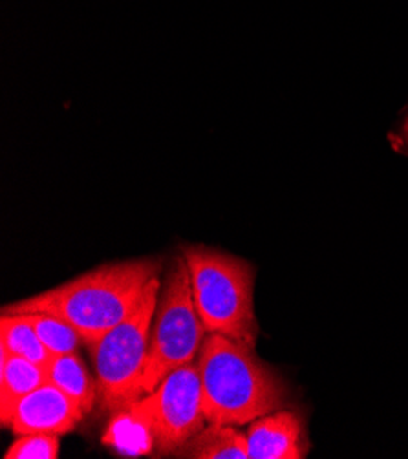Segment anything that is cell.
Returning a JSON list of instances; mask_svg holds the SVG:
<instances>
[{"instance_id":"obj_1","label":"cell","mask_w":408,"mask_h":459,"mask_svg":"<svg viewBox=\"0 0 408 459\" xmlns=\"http://www.w3.org/2000/svg\"><path fill=\"white\" fill-rule=\"evenodd\" d=\"M158 260H125L100 265L54 290L3 307L6 315L50 313L72 325L82 342L98 341L142 304L149 284L160 277Z\"/></svg>"},{"instance_id":"obj_2","label":"cell","mask_w":408,"mask_h":459,"mask_svg":"<svg viewBox=\"0 0 408 459\" xmlns=\"http://www.w3.org/2000/svg\"><path fill=\"white\" fill-rule=\"evenodd\" d=\"M198 372L207 423L242 427L288 404L284 381L244 341L209 333Z\"/></svg>"},{"instance_id":"obj_3","label":"cell","mask_w":408,"mask_h":459,"mask_svg":"<svg viewBox=\"0 0 408 459\" xmlns=\"http://www.w3.org/2000/svg\"><path fill=\"white\" fill-rule=\"evenodd\" d=\"M198 315L207 333H221L256 348L258 323L253 290L255 267L230 253L205 246L184 251Z\"/></svg>"},{"instance_id":"obj_4","label":"cell","mask_w":408,"mask_h":459,"mask_svg":"<svg viewBox=\"0 0 408 459\" xmlns=\"http://www.w3.org/2000/svg\"><path fill=\"white\" fill-rule=\"evenodd\" d=\"M160 291L161 282L156 277L138 309L98 341L86 344L96 366L100 403L109 411H128L143 397V376Z\"/></svg>"},{"instance_id":"obj_5","label":"cell","mask_w":408,"mask_h":459,"mask_svg":"<svg viewBox=\"0 0 408 459\" xmlns=\"http://www.w3.org/2000/svg\"><path fill=\"white\" fill-rule=\"evenodd\" d=\"M205 333L195 304L187 262L184 256H176L167 271L152 320L143 395L151 394L170 372L193 362Z\"/></svg>"},{"instance_id":"obj_6","label":"cell","mask_w":408,"mask_h":459,"mask_svg":"<svg viewBox=\"0 0 408 459\" xmlns=\"http://www.w3.org/2000/svg\"><path fill=\"white\" fill-rule=\"evenodd\" d=\"M128 414L145 429L160 454H176L207 421L198 362L170 372L151 394L135 401Z\"/></svg>"},{"instance_id":"obj_7","label":"cell","mask_w":408,"mask_h":459,"mask_svg":"<svg viewBox=\"0 0 408 459\" xmlns=\"http://www.w3.org/2000/svg\"><path fill=\"white\" fill-rule=\"evenodd\" d=\"M84 410L52 383H44L24 395L15 406L10 421L12 432L24 434H56L72 432L84 418Z\"/></svg>"},{"instance_id":"obj_8","label":"cell","mask_w":408,"mask_h":459,"mask_svg":"<svg viewBox=\"0 0 408 459\" xmlns=\"http://www.w3.org/2000/svg\"><path fill=\"white\" fill-rule=\"evenodd\" d=\"M247 459H302L308 445L300 414L281 408L265 414L246 432Z\"/></svg>"},{"instance_id":"obj_9","label":"cell","mask_w":408,"mask_h":459,"mask_svg":"<svg viewBox=\"0 0 408 459\" xmlns=\"http://www.w3.org/2000/svg\"><path fill=\"white\" fill-rule=\"evenodd\" d=\"M0 420L10 427L19 401L48 383V372L44 366L10 353L4 346H0Z\"/></svg>"},{"instance_id":"obj_10","label":"cell","mask_w":408,"mask_h":459,"mask_svg":"<svg viewBox=\"0 0 408 459\" xmlns=\"http://www.w3.org/2000/svg\"><path fill=\"white\" fill-rule=\"evenodd\" d=\"M191 459H247L246 434L231 425H213L200 430L176 452Z\"/></svg>"},{"instance_id":"obj_11","label":"cell","mask_w":408,"mask_h":459,"mask_svg":"<svg viewBox=\"0 0 408 459\" xmlns=\"http://www.w3.org/2000/svg\"><path fill=\"white\" fill-rule=\"evenodd\" d=\"M48 383L61 388L66 395L79 403L84 414L92 411L96 401L100 399L98 383L90 376L82 359L75 353L57 355L47 366Z\"/></svg>"},{"instance_id":"obj_12","label":"cell","mask_w":408,"mask_h":459,"mask_svg":"<svg viewBox=\"0 0 408 459\" xmlns=\"http://www.w3.org/2000/svg\"><path fill=\"white\" fill-rule=\"evenodd\" d=\"M0 346H4L13 355L44 366V368L54 359L48 348L39 339L26 315L3 313V318H0Z\"/></svg>"},{"instance_id":"obj_13","label":"cell","mask_w":408,"mask_h":459,"mask_svg":"<svg viewBox=\"0 0 408 459\" xmlns=\"http://www.w3.org/2000/svg\"><path fill=\"white\" fill-rule=\"evenodd\" d=\"M24 315L30 320L33 330L37 332L42 344L48 348V351L54 357L75 353L79 350L82 337L72 325L66 323V320L50 313H24Z\"/></svg>"},{"instance_id":"obj_14","label":"cell","mask_w":408,"mask_h":459,"mask_svg":"<svg viewBox=\"0 0 408 459\" xmlns=\"http://www.w3.org/2000/svg\"><path fill=\"white\" fill-rule=\"evenodd\" d=\"M61 450L56 434H24L6 450V459H57Z\"/></svg>"},{"instance_id":"obj_15","label":"cell","mask_w":408,"mask_h":459,"mask_svg":"<svg viewBox=\"0 0 408 459\" xmlns=\"http://www.w3.org/2000/svg\"><path fill=\"white\" fill-rule=\"evenodd\" d=\"M401 134H403V140H404V143L408 145V117H406V121H404V125H403Z\"/></svg>"}]
</instances>
